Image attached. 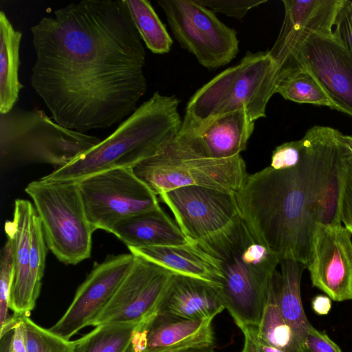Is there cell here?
I'll return each instance as SVG.
<instances>
[{
  "label": "cell",
  "mask_w": 352,
  "mask_h": 352,
  "mask_svg": "<svg viewBox=\"0 0 352 352\" xmlns=\"http://www.w3.org/2000/svg\"><path fill=\"white\" fill-rule=\"evenodd\" d=\"M31 85L60 126L80 133L131 115L147 89L146 52L122 0H83L31 28Z\"/></svg>",
  "instance_id": "cell-1"
},
{
  "label": "cell",
  "mask_w": 352,
  "mask_h": 352,
  "mask_svg": "<svg viewBox=\"0 0 352 352\" xmlns=\"http://www.w3.org/2000/svg\"><path fill=\"white\" fill-rule=\"evenodd\" d=\"M299 163L275 170L267 166L248 175L236 199L243 221L254 236L279 259L307 266L316 223L312 144L305 134Z\"/></svg>",
  "instance_id": "cell-2"
},
{
  "label": "cell",
  "mask_w": 352,
  "mask_h": 352,
  "mask_svg": "<svg viewBox=\"0 0 352 352\" xmlns=\"http://www.w3.org/2000/svg\"><path fill=\"white\" fill-rule=\"evenodd\" d=\"M179 104L175 96L155 92L104 140L41 179L78 182L106 170L132 168L176 138L182 124Z\"/></svg>",
  "instance_id": "cell-3"
},
{
  "label": "cell",
  "mask_w": 352,
  "mask_h": 352,
  "mask_svg": "<svg viewBox=\"0 0 352 352\" xmlns=\"http://www.w3.org/2000/svg\"><path fill=\"white\" fill-rule=\"evenodd\" d=\"M278 74L268 51L247 52L238 64L217 74L192 95L179 133L194 131L218 116L241 109L255 122L266 117Z\"/></svg>",
  "instance_id": "cell-4"
},
{
  "label": "cell",
  "mask_w": 352,
  "mask_h": 352,
  "mask_svg": "<svg viewBox=\"0 0 352 352\" xmlns=\"http://www.w3.org/2000/svg\"><path fill=\"white\" fill-rule=\"evenodd\" d=\"M223 273L219 292L235 324L258 326L272 278L280 263L243 221L226 243L210 254Z\"/></svg>",
  "instance_id": "cell-5"
},
{
  "label": "cell",
  "mask_w": 352,
  "mask_h": 352,
  "mask_svg": "<svg viewBox=\"0 0 352 352\" xmlns=\"http://www.w3.org/2000/svg\"><path fill=\"white\" fill-rule=\"evenodd\" d=\"M101 139L66 129L41 109L13 108L0 113L1 166L44 163L61 168Z\"/></svg>",
  "instance_id": "cell-6"
},
{
  "label": "cell",
  "mask_w": 352,
  "mask_h": 352,
  "mask_svg": "<svg viewBox=\"0 0 352 352\" xmlns=\"http://www.w3.org/2000/svg\"><path fill=\"white\" fill-rule=\"evenodd\" d=\"M41 219L47 247L67 265L90 257L96 230L87 218L78 182L41 179L25 189Z\"/></svg>",
  "instance_id": "cell-7"
},
{
  "label": "cell",
  "mask_w": 352,
  "mask_h": 352,
  "mask_svg": "<svg viewBox=\"0 0 352 352\" xmlns=\"http://www.w3.org/2000/svg\"><path fill=\"white\" fill-rule=\"evenodd\" d=\"M171 142L132 168L157 196L190 186L234 194L242 188L248 174L241 155L228 159L203 157L185 152Z\"/></svg>",
  "instance_id": "cell-8"
},
{
  "label": "cell",
  "mask_w": 352,
  "mask_h": 352,
  "mask_svg": "<svg viewBox=\"0 0 352 352\" xmlns=\"http://www.w3.org/2000/svg\"><path fill=\"white\" fill-rule=\"evenodd\" d=\"M159 197L184 235L208 254L230 239L243 222L234 193L190 186Z\"/></svg>",
  "instance_id": "cell-9"
},
{
  "label": "cell",
  "mask_w": 352,
  "mask_h": 352,
  "mask_svg": "<svg viewBox=\"0 0 352 352\" xmlns=\"http://www.w3.org/2000/svg\"><path fill=\"white\" fill-rule=\"evenodd\" d=\"M157 3L176 41L203 67L219 68L236 56L239 41L235 30L197 0H159Z\"/></svg>",
  "instance_id": "cell-10"
},
{
  "label": "cell",
  "mask_w": 352,
  "mask_h": 352,
  "mask_svg": "<svg viewBox=\"0 0 352 352\" xmlns=\"http://www.w3.org/2000/svg\"><path fill=\"white\" fill-rule=\"evenodd\" d=\"M78 182L87 218L95 230L111 232L120 221L160 207L157 195L131 168L103 171Z\"/></svg>",
  "instance_id": "cell-11"
},
{
  "label": "cell",
  "mask_w": 352,
  "mask_h": 352,
  "mask_svg": "<svg viewBox=\"0 0 352 352\" xmlns=\"http://www.w3.org/2000/svg\"><path fill=\"white\" fill-rule=\"evenodd\" d=\"M173 274L154 262L135 255L129 272L89 326L139 324L153 316L161 307Z\"/></svg>",
  "instance_id": "cell-12"
},
{
  "label": "cell",
  "mask_w": 352,
  "mask_h": 352,
  "mask_svg": "<svg viewBox=\"0 0 352 352\" xmlns=\"http://www.w3.org/2000/svg\"><path fill=\"white\" fill-rule=\"evenodd\" d=\"M135 259L132 253L109 256L96 263L63 316L50 329L69 340L82 329L89 326L110 301L129 272Z\"/></svg>",
  "instance_id": "cell-13"
},
{
  "label": "cell",
  "mask_w": 352,
  "mask_h": 352,
  "mask_svg": "<svg viewBox=\"0 0 352 352\" xmlns=\"http://www.w3.org/2000/svg\"><path fill=\"white\" fill-rule=\"evenodd\" d=\"M285 14L276 41L268 50L277 65L278 78L298 69L305 41L313 34L332 35L342 0H283Z\"/></svg>",
  "instance_id": "cell-14"
},
{
  "label": "cell",
  "mask_w": 352,
  "mask_h": 352,
  "mask_svg": "<svg viewBox=\"0 0 352 352\" xmlns=\"http://www.w3.org/2000/svg\"><path fill=\"white\" fill-rule=\"evenodd\" d=\"M351 234L341 225H317L308 269L313 286L331 300L352 299Z\"/></svg>",
  "instance_id": "cell-15"
},
{
  "label": "cell",
  "mask_w": 352,
  "mask_h": 352,
  "mask_svg": "<svg viewBox=\"0 0 352 352\" xmlns=\"http://www.w3.org/2000/svg\"><path fill=\"white\" fill-rule=\"evenodd\" d=\"M318 80L336 106L352 118V59L333 35L313 34L303 43L298 68Z\"/></svg>",
  "instance_id": "cell-16"
},
{
  "label": "cell",
  "mask_w": 352,
  "mask_h": 352,
  "mask_svg": "<svg viewBox=\"0 0 352 352\" xmlns=\"http://www.w3.org/2000/svg\"><path fill=\"white\" fill-rule=\"evenodd\" d=\"M214 318L186 320L159 311L135 328L126 352H186L211 349Z\"/></svg>",
  "instance_id": "cell-17"
},
{
  "label": "cell",
  "mask_w": 352,
  "mask_h": 352,
  "mask_svg": "<svg viewBox=\"0 0 352 352\" xmlns=\"http://www.w3.org/2000/svg\"><path fill=\"white\" fill-rule=\"evenodd\" d=\"M254 124L245 110H237L218 116L194 131L178 133L171 142L199 157L232 158L246 149Z\"/></svg>",
  "instance_id": "cell-18"
},
{
  "label": "cell",
  "mask_w": 352,
  "mask_h": 352,
  "mask_svg": "<svg viewBox=\"0 0 352 352\" xmlns=\"http://www.w3.org/2000/svg\"><path fill=\"white\" fill-rule=\"evenodd\" d=\"M34 206L28 200L14 201L12 221L5 223V232L14 243V270L9 298V308L14 315L29 316L35 304L30 293L31 263V221Z\"/></svg>",
  "instance_id": "cell-19"
},
{
  "label": "cell",
  "mask_w": 352,
  "mask_h": 352,
  "mask_svg": "<svg viewBox=\"0 0 352 352\" xmlns=\"http://www.w3.org/2000/svg\"><path fill=\"white\" fill-rule=\"evenodd\" d=\"M219 287L173 274L159 312L186 320L214 318L225 309Z\"/></svg>",
  "instance_id": "cell-20"
},
{
  "label": "cell",
  "mask_w": 352,
  "mask_h": 352,
  "mask_svg": "<svg viewBox=\"0 0 352 352\" xmlns=\"http://www.w3.org/2000/svg\"><path fill=\"white\" fill-rule=\"evenodd\" d=\"M129 250L173 274L221 287L223 273L220 263L196 244L130 248Z\"/></svg>",
  "instance_id": "cell-21"
},
{
  "label": "cell",
  "mask_w": 352,
  "mask_h": 352,
  "mask_svg": "<svg viewBox=\"0 0 352 352\" xmlns=\"http://www.w3.org/2000/svg\"><path fill=\"white\" fill-rule=\"evenodd\" d=\"M111 233L129 249L192 243L161 207L120 221Z\"/></svg>",
  "instance_id": "cell-22"
},
{
  "label": "cell",
  "mask_w": 352,
  "mask_h": 352,
  "mask_svg": "<svg viewBox=\"0 0 352 352\" xmlns=\"http://www.w3.org/2000/svg\"><path fill=\"white\" fill-rule=\"evenodd\" d=\"M279 264L278 307L302 350L307 330L311 325L305 315L300 294L301 277L306 265L292 258L282 259Z\"/></svg>",
  "instance_id": "cell-23"
},
{
  "label": "cell",
  "mask_w": 352,
  "mask_h": 352,
  "mask_svg": "<svg viewBox=\"0 0 352 352\" xmlns=\"http://www.w3.org/2000/svg\"><path fill=\"white\" fill-rule=\"evenodd\" d=\"M22 33L0 12V113L12 110L23 85L19 80V46Z\"/></svg>",
  "instance_id": "cell-24"
},
{
  "label": "cell",
  "mask_w": 352,
  "mask_h": 352,
  "mask_svg": "<svg viewBox=\"0 0 352 352\" xmlns=\"http://www.w3.org/2000/svg\"><path fill=\"white\" fill-rule=\"evenodd\" d=\"M280 272H275L267 293L257 326L259 336L283 352H302L294 332L283 318L278 305Z\"/></svg>",
  "instance_id": "cell-25"
},
{
  "label": "cell",
  "mask_w": 352,
  "mask_h": 352,
  "mask_svg": "<svg viewBox=\"0 0 352 352\" xmlns=\"http://www.w3.org/2000/svg\"><path fill=\"white\" fill-rule=\"evenodd\" d=\"M146 47L154 54L170 52L173 41L147 0H122Z\"/></svg>",
  "instance_id": "cell-26"
},
{
  "label": "cell",
  "mask_w": 352,
  "mask_h": 352,
  "mask_svg": "<svg viewBox=\"0 0 352 352\" xmlns=\"http://www.w3.org/2000/svg\"><path fill=\"white\" fill-rule=\"evenodd\" d=\"M275 93L285 100L336 110L335 104L318 80L304 67L279 77Z\"/></svg>",
  "instance_id": "cell-27"
},
{
  "label": "cell",
  "mask_w": 352,
  "mask_h": 352,
  "mask_svg": "<svg viewBox=\"0 0 352 352\" xmlns=\"http://www.w3.org/2000/svg\"><path fill=\"white\" fill-rule=\"evenodd\" d=\"M138 324L115 323L95 327L74 340V352H126Z\"/></svg>",
  "instance_id": "cell-28"
},
{
  "label": "cell",
  "mask_w": 352,
  "mask_h": 352,
  "mask_svg": "<svg viewBox=\"0 0 352 352\" xmlns=\"http://www.w3.org/2000/svg\"><path fill=\"white\" fill-rule=\"evenodd\" d=\"M14 270V243L11 238L4 244L0 260V338L13 329L16 318L9 316V298Z\"/></svg>",
  "instance_id": "cell-29"
},
{
  "label": "cell",
  "mask_w": 352,
  "mask_h": 352,
  "mask_svg": "<svg viewBox=\"0 0 352 352\" xmlns=\"http://www.w3.org/2000/svg\"><path fill=\"white\" fill-rule=\"evenodd\" d=\"M46 246L41 221L35 209L31 221V263L29 281L31 299L35 305L40 294L44 274Z\"/></svg>",
  "instance_id": "cell-30"
},
{
  "label": "cell",
  "mask_w": 352,
  "mask_h": 352,
  "mask_svg": "<svg viewBox=\"0 0 352 352\" xmlns=\"http://www.w3.org/2000/svg\"><path fill=\"white\" fill-rule=\"evenodd\" d=\"M21 317L25 324L28 352H74V341L38 325L29 316Z\"/></svg>",
  "instance_id": "cell-31"
},
{
  "label": "cell",
  "mask_w": 352,
  "mask_h": 352,
  "mask_svg": "<svg viewBox=\"0 0 352 352\" xmlns=\"http://www.w3.org/2000/svg\"><path fill=\"white\" fill-rule=\"evenodd\" d=\"M338 216L352 235V151L349 146L343 162Z\"/></svg>",
  "instance_id": "cell-32"
},
{
  "label": "cell",
  "mask_w": 352,
  "mask_h": 352,
  "mask_svg": "<svg viewBox=\"0 0 352 352\" xmlns=\"http://www.w3.org/2000/svg\"><path fill=\"white\" fill-rule=\"evenodd\" d=\"M213 12L223 14L236 19H243L251 9L267 0H197Z\"/></svg>",
  "instance_id": "cell-33"
},
{
  "label": "cell",
  "mask_w": 352,
  "mask_h": 352,
  "mask_svg": "<svg viewBox=\"0 0 352 352\" xmlns=\"http://www.w3.org/2000/svg\"><path fill=\"white\" fill-rule=\"evenodd\" d=\"M334 38L352 59V1L342 0L333 25Z\"/></svg>",
  "instance_id": "cell-34"
},
{
  "label": "cell",
  "mask_w": 352,
  "mask_h": 352,
  "mask_svg": "<svg viewBox=\"0 0 352 352\" xmlns=\"http://www.w3.org/2000/svg\"><path fill=\"white\" fill-rule=\"evenodd\" d=\"M302 148V139L276 146L272 152L270 166L275 170H283L296 166L300 160Z\"/></svg>",
  "instance_id": "cell-35"
},
{
  "label": "cell",
  "mask_w": 352,
  "mask_h": 352,
  "mask_svg": "<svg viewBox=\"0 0 352 352\" xmlns=\"http://www.w3.org/2000/svg\"><path fill=\"white\" fill-rule=\"evenodd\" d=\"M302 352H342L328 335L311 325L307 330Z\"/></svg>",
  "instance_id": "cell-36"
},
{
  "label": "cell",
  "mask_w": 352,
  "mask_h": 352,
  "mask_svg": "<svg viewBox=\"0 0 352 352\" xmlns=\"http://www.w3.org/2000/svg\"><path fill=\"white\" fill-rule=\"evenodd\" d=\"M243 336V345L241 352H283L270 344L258 335L257 326L236 324Z\"/></svg>",
  "instance_id": "cell-37"
},
{
  "label": "cell",
  "mask_w": 352,
  "mask_h": 352,
  "mask_svg": "<svg viewBox=\"0 0 352 352\" xmlns=\"http://www.w3.org/2000/svg\"><path fill=\"white\" fill-rule=\"evenodd\" d=\"M16 318L13 326L10 352H28L25 324L21 316Z\"/></svg>",
  "instance_id": "cell-38"
},
{
  "label": "cell",
  "mask_w": 352,
  "mask_h": 352,
  "mask_svg": "<svg viewBox=\"0 0 352 352\" xmlns=\"http://www.w3.org/2000/svg\"><path fill=\"white\" fill-rule=\"evenodd\" d=\"M314 311L319 315H327L331 308V301L329 296L319 295L311 302Z\"/></svg>",
  "instance_id": "cell-39"
},
{
  "label": "cell",
  "mask_w": 352,
  "mask_h": 352,
  "mask_svg": "<svg viewBox=\"0 0 352 352\" xmlns=\"http://www.w3.org/2000/svg\"><path fill=\"white\" fill-rule=\"evenodd\" d=\"M13 329L5 333L1 338L0 352H10Z\"/></svg>",
  "instance_id": "cell-40"
},
{
  "label": "cell",
  "mask_w": 352,
  "mask_h": 352,
  "mask_svg": "<svg viewBox=\"0 0 352 352\" xmlns=\"http://www.w3.org/2000/svg\"><path fill=\"white\" fill-rule=\"evenodd\" d=\"M346 139L347 144H348L351 151H352V136L346 135Z\"/></svg>",
  "instance_id": "cell-41"
},
{
  "label": "cell",
  "mask_w": 352,
  "mask_h": 352,
  "mask_svg": "<svg viewBox=\"0 0 352 352\" xmlns=\"http://www.w3.org/2000/svg\"><path fill=\"white\" fill-rule=\"evenodd\" d=\"M186 352H216V351L211 348V349H202V350L190 351H186Z\"/></svg>",
  "instance_id": "cell-42"
}]
</instances>
